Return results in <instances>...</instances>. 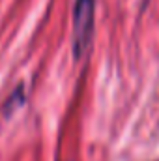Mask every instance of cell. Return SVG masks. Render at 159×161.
Masks as SVG:
<instances>
[{
	"mask_svg": "<svg viewBox=\"0 0 159 161\" xmlns=\"http://www.w3.org/2000/svg\"><path fill=\"white\" fill-rule=\"evenodd\" d=\"M94 15L96 0H75L73 6V56L82 58L94 38Z\"/></svg>",
	"mask_w": 159,
	"mask_h": 161,
	"instance_id": "6da1fadb",
	"label": "cell"
},
{
	"mask_svg": "<svg viewBox=\"0 0 159 161\" xmlns=\"http://www.w3.org/2000/svg\"><path fill=\"white\" fill-rule=\"evenodd\" d=\"M25 84L21 82V84H17L15 86V90L8 96V99L4 101V105H2V113L8 116V114H11L13 111H17L23 103H25Z\"/></svg>",
	"mask_w": 159,
	"mask_h": 161,
	"instance_id": "7a4b0ae2",
	"label": "cell"
}]
</instances>
